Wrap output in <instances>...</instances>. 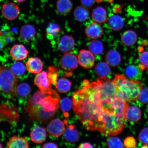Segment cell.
Returning a JSON list of instances; mask_svg holds the SVG:
<instances>
[{"label":"cell","mask_w":148,"mask_h":148,"mask_svg":"<svg viewBox=\"0 0 148 148\" xmlns=\"http://www.w3.org/2000/svg\"><path fill=\"white\" fill-rule=\"evenodd\" d=\"M36 34V29L32 25L27 24L24 25L20 29V38L23 41L27 42L32 40Z\"/></svg>","instance_id":"18"},{"label":"cell","mask_w":148,"mask_h":148,"mask_svg":"<svg viewBox=\"0 0 148 148\" xmlns=\"http://www.w3.org/2000/svg\"><path fill=\"white\" fill-rule=\"evenodd\" d=\"M31 92V87L26 83H20L16 88V94L21 97H27L30 94Z\"/></svg>","instance_id":"32"},{"label":"cell","mask_w":148,"mask_h":148,"mask_svg":"<svg viewBox=\"0 0 148 148\" xmlns=\"http://www.w3.org/2000/svg\"><path fill=\"white\" fill-rule=\"evenodd\" d=\"M58 146L56 144L53 142H49V143H46L44 144V145L42 146V148H57Z\"/></svg>","instance_id":"42"},{"label":"cell","mask_w":148,"mask_h":148,"mask_svg":"<svg viewBox=\"0 0 148 148\" xmlns=\"http://www.w3.org/2000/svg\"><path fill=\"white\" fill-rule=\"evenodd\" d=\"M7 44L8 43L4 38L2 36H0V51L3 49Z\"/></svg>","instance_id":"41"},{"label":"cell","mask_w":148,"mask_h":148,"mask_svg":"<svg viewBox=\"0 0 148 148\" xmlns=\"http://www.w3.org/2000/svg\"><path fill=\"white\" fill-rule=\"evenodd\" d=\"M142 148H148V144H143Z\"/></svg>","instance_id":"46"},{"label":"cell","mask_w":148,"mask_h":148,"mask_svg":"<svg viewBox=\"0 0 148 148\" xmlns=\"http://www.w3.org/2000/svg\"><path fill=\"white\" fill-rule=\"evenodd\" d=\"M92 145L90 143H82L79 145L78 148H92Z\"/></svg>","instance_id":"43"},{"label":"cell","mask_w":148,"mask_h":148,"mask_svg":"<svg viewBox=\"0 0 148 148\" xmlns=\"http://www.w3.org/2000/svg\"><path fill=\"white\" fill-rule=\"evenodd\" d=\"M75 41L71 36L66 35L62 36L58 42V48L64 53H70L75 46Z\"/></svg>","instance_id":"11"},{"label":"cell","mask_w":148,"mask_h":148,"mask_svg":"<svg viewBox=\"0 0 148 148\" xmlns=\"http://www.w3.org/2000/svg\"><path fill=\"white\" fill-rule=\"evenodd\" d=\"M121 40L123 43L127 46H131L136 44L138 39L136 33L133 30L125 31L121 36Z\"/></svg>","instance_id":"22"},{"label":"cell","mask_w":148,"mask_h":148,"mask_svg":"<svg viewBox=\"0 0 148 148\" xmlns=\"http://www.w3.org/2000/svg\"><path fill=\"white\" fill-rule=\"evenodd\" d=\"M3 0H0V2L2 1H3Z\"/></svg>","instance_id":"48"},{"label":"cell","mask_w":148,"mask_h":148,"mask_svg":"<svg viewBox=\"0 0 148 148\" xmlns=\"http://www.w3.org/2000/svg\"><path fill=\"white\" fill-rule=\"evenodd\" d=\"M107 13L106 9L99 6L94 9L92 13V18L94 21L100 23H105L107 20Z\"/></svg>","instance_id":"23"},{"label":"cell","mask_w":148,"mask_h":148,"mask_svg":"<svg viewBox=\"0 0 148 148\" xmlns=\"http://www.w3.org/2000/svg\"><path fill=\"white\" fill-rule=\"evenodd\" d=\"M16 2L19 3H21L25 2L26 0H14Z\"/></svg>","instance_id":"44"},{"label":"cell","mask_w":148,"mask_h":148,"mask_svg":"<svg viewBox=\"0 0 148 148\" xmlns=\"http://www.w3.org/2000/svg\"><path fill=\"white\" fill-rule=\"evenodd\" d=\"M85 33L88 38L94 40L97 39L102 36L103 29L99 23L92 22L86 27Z\"/></svg>","instance_id":"12"},{"label":"cell","mask_w":148,"mask_h":148,"mask_svg":"<svg viewBox=\"0 0 148 148\" xmlns=\"http://www.w3.org/2000/svg\"><path fill=\"white\" fill-rule=\"evenodd\" d=\"M110 66L106 62H99L96 65L95 73L100 77H106L110 73Z\"/></svg>","instance_id":"27"},{"label":"cell","mask_w":148,"mask_h":148,"mask_svg":"<svg viewBox=\"0 0 148 148\" xmlns=\"http://www.w3.org/2000/svg\"><path fill=\"white\" fill-rule=\"evenodd\" d=\"M64 137L66 141L75 143L78 141L80 136L78 131L75 129V126L70 125L68 126L67 128L65 130Z\"/></svg>","instance_id":"19"},{"label":"cell","mask_w":148,"mask_h":148,"mask_svg":"<svg viewBox=\"0 0 148 148\" xmlns=\"http://www.w3.org/2000/svg\"><path fill=\"white\" fill-rule=\"evenodd\" d=\"M107 147L110 148H124L121 140L117 137H111L107 140Z\"/></svg>","instance_id":"35"},{"label":"cell","mask_w":148,"mask_h":148,"mask_svg":"<svg viewBox=\"0 0 148 148\" xmlns=\"http://www.w3.org/2000/svg\"><path fill=\"white\" fill-rule=\"evenodd\" d=\"M60 27L58 25L55 23H51L48 26L46 33L48 37L52 39L56 36L60 32Z\"/></svg>","instance_id":"34"},{"label":"cell","mask_w":148,"mask_h":148,"mask_svg":"<svg viewBox=\"0 0 148 148\" xmlns=\"http://www.w3.org/2000/svg\"><path fill=\"white\" fill-rule=\"evenodd\" d=\"M47 73L48 77L51 84L56 86L58 81V69L56 66H49L48 68Z\"/></svg>","instance_id":"33"},{"label":"cell","mask_w":148,"mask_h":148,"mask_svg":"<svg viewBox=\"0 0 148 148\" xmlns=\"http://www.w3.org/2000/svg\"><path fill=\"white\" fill-rule=\"evenodd\" d=\"M73 101L68 97H65L60 102V109L66 118L69 117L68 112L71 110L73 105Z\"/></svg>","instance_id":"31"},{"label":"cell","mask_w":148,"mask_h":148,"mask_svg":"<svg viewBox=\"0 0 148 148\" xmlns=\"http://www.w3.org/2000/svg\"><path fill=\"white\" fill-rule=\"evenodd\" d=\"M12 58L16 61L25 60L29 54L28 51L25 46L22 44H17L14 45L10 51Z\"/></svg>","instance_id":"13"},{"label":"cell","mask_w":148,"mask_h":148,"mask_svg":"<svg viewBox=\"0 0 148 148\" xmlns=\"http://www.w3.org/2000/svg\"><path fill=\"white\" fill-rule=\"evenodd\" d=\"M88 48L89 51L94 55L101 54L104 50V46L102 42L96 39H94L90 42Z\"/></svg>","instance_id":"28"},{"label":"cell","mask_w":148,"mask_h":148,"mask_svg":"<svg viewBox=\"0 0 148 148\" xmlns=\"http://www.w3.org/2000/svg\"><path fill=\"white\" fill-rule=\"evenodd\" d=\"M139 141L143 144H148V127H144L140 131L138 136Z\"/></svg>","instance_id":"36"},{"label":"cell","mask_w":148,"mask_h":148,"mask_svg":"<svg viewBox=\"0 0 148 148\" xmlns=\"http://www.w3.org/2000/svg\"><path fill=\"white\" fill-rule=\"evenodd\" d=\"M34 83L42 92H47L51 90V84L47 72L43 71L37 74L34 79Z\"/></svg>","instance_id":"9"},{"label":"cell","mask_w":148,"mask_h":148,"mask_svg":"<svg viewBox=\"0 0 148 148\" xmlns=\"http://www.w3.org/2000/svg\"><path fill=\"white\" fill-rule=\"evenodd\" d=\"M9 148H24L29 147V143L25 138L14 136L9 139L7 145Z\"/></svg>","instance_id":"21"},{"label":"cell","mask_w":148,"mask_h":148,"mask_svg":"<svg viewBox=\"0 0 148 148\" xmlns=\"http://www.w3.org/2000/svg\"><path fill=\"white\" fill-rule=\"evenodd\" d=\"M124 115L125 119L131 123H136L141 118V112L137 106H129L125 110Z\"/></svg>","instance_id":"16"},{"label":"cell","mask_w":148,"mask_h":148,"mask_svg":"<svg viewBox=\"0 0 148 148\" xmlns=\"http://www.w3.org/2000/svg\"><path fill=\"white\" fill-rule=\"evenodd\" d=\"M47 130L48 133L51 136L55 137H59L64 132V123L60 119H53L48 125Z\"/></svg>","instance_id":"10"},{"label":"cell","mask_w":148,"mask_h":148,"mask_svg":"<svg viewBox=\"0 0 148 148\" xmlns=\"http://www.w3.org/2000/svg\"><path fill=\"white\" fill-rule=\"evenodd\" d=\"M3 147L1 143H0V148H2Z\"/></svg>","instance_id":"47"},{"label":"cell","mask_w":148,"mask_h":148,"mask_svg":"<svg viewBox=\"0 0 148 148\" xmlns=\"http://www.w3.org/2000/svg\"><path fill=\"white\" fill-rule=\"evenodd\" d=\"M26 68L30 73L38 74L42 71L43 64L40 58L37 57H31L25 63Z\"/></svg>","instance_id":"17"},{"label":"cell","mask_w":148,"mask_h":148,"mask_svg":"<svg viewBox=\"0 0 148 148\" xmlns=\"http://www.w3.org/2000/svg\"><path fill=\"white\" fill-rule=\"evenodd\" d=\"M109 0H97V1L98 2H102L103 1H109Z\"/></svg>","instance_id":"45"},{"label":"cell","mask_w":148,"mask_h":148,"mask_svg":"<svg viewBox=\"0 0 148 148\" xmlns=\"http://www.w3.org/2000/svg\"><path fill=\"white\" fill-rule=\"evenodd\" d=\"M144 69L143 66L140 64L138 66L132 65L126 68L125 73L127 78L139 80L142 78Z\"/></svg>","instance_id":"14"},{"label":"cell","mask_w":148,"mask_h":148,"mask_svg":"<svg viewBox=\"0 0 148 148\" xmlns=\"http://www.w3.org/2000/svg\"><path fill=\"white\" fill-rule=\"evenodd\" d=\"M105 60L109 66L115 67L119 65L121 62V55L119 52L115 50H112L107 53Z\"/></svg>","instance_id":"20"},{"label":"cell","mask_w":148,"mask_h":148,"mask_svg":"<svg viewBox=\"0 0 148 148\" xmlns=\"http://www.w3.org/2000/svg\"><path fill=\"white\" fill-rule=\"evenodd\" d=\"M60 65L63 69L67 71H71L76 69L78 66L77 57L71 53H64L61 58Z\"/></svg>","instance_id":"6"},{"label":"cell","mask_w":148,"mask_h":148,"mask_svg":"<svg viewBox=\"0 0 148 148\" xmlns=\"http://www.w3.org/2000/svg\"><path fill=\"white\" fill-rule=\"evenodd\" d=\"M73 4L70 0H58L56 3L57 11L60 14L66 15L71 12Z\"/></svg>","instance_id":"24"},{"label":"cell","mask_w":148,"mask_h":148,"mask_svg":"<svg viewBox=\"0 0 148 148\" xmlns=\"http://www.w3.org/2000/svg\"><path fill=\"white\" fill-rule=\"evenodd\" d=\"M1 13L5 18L12 21L16 19L19 16L20 10L19 7L16 3L9 2L3 5Z\"/></svg>","instance_id":"7"},{"label":"cell","mask_w":148,"mask_h":148,"mask_svg":"<svg viewBox=\"0 0 148 148\" xmlns=\"http://www.w3.org/2000/svg\"><path fill=\"white\" fill-rule=\"evenodd\" d=\"M71 82L65 78H61L57 81L56 88L61 93H66L71 88Z\"/></svg>","instance_id":"29"},{"label":"cell","mask_w":148,"mask_h":148,"mask_svg":"<svg viewBox=\"0 0 148 148\" xmlns=\"http://www.w3.org/2000/svg\"><path fill=\"white\" fill-rule=\"evenodd\" d=\"M17 83V77L10 69L0 66V91L9 99H13L16 95Z\"/></svg>","instance_id":"5"},{"label":"cell","mask_w":148,"mask_h":148,"mask_svg":"<svg viewBox=\"0 0 148 148\" xmlns=\"http://www.w3.org/2000/svg\"><path fill=\"white\" fill-rule=\"evenodd\" d=\"M75 19L79 22H84L88 20L90 16V12L88 8L83 6L77 7L74 12Z\"/></svg>","instance_id":"26"},{"label":"cell","mask_w":148,"mask_h":148,"mask_svg":"<svg viewBox=\"0 0 148 148\" xmlns=\"http://www.w3.org/2000/svg\"><path fill=\"white\" fill-rule=\"evenodd\" d=\"M108 24L109 27L112 30L117 31L123 29L124 25V21L121 16L115 15L109 18Z\"/></svg>","instance_id":"25"},{"label":"cell","mask_w":148,"mask_h":148,"mask_svg":"<svg viewBox=\"0 0 148 148\" xmlns=\"http://www.w3.org/2000/svg\"><path fill=\"white\" fill-rule=\"evenodd\" d=\"M47 134L45 128L40 126H36L31 131L30 138L31 141L36 144H41L45 141Z\"/></svg>","instance_id":"15"},{"label":"cell","mask_w":148,"mask_h":148,"mask_svg":"<svg viewBox=\"0 0 148 148\" xmlns=\"http://www.w3.org/2000/svg\"><path fill=\"white\" fill-rule=\"evenodd\" d=\"M73 101L74 112L88 130L112 136L119 134L125 126L124 115H110L103 110L94 82L83 81L82 88L73 94Z\"/></svg>","instance_id":"1"},{"label":"cell","mask_w":148,"mask_h":148,"mask_svg":"<svg viewBox=\"0 0 148 148\" xmlns=\"http://www.w3.org/2000/svg\"><path fill=\"white\" fill-rule=\"evenodd\" d=\"M120 97L126 101L138 100L143 88L139 80L129 79L125 76L116 74L113 79Z\"/></svg>","instance_id":"4"},{"label":"cell","mask_w":148,"mask_h":148,"mask_svg":"<svg viewBox=\"0 0 148 148\" xmlns=\"http://www.w3.org/2000/svg\"><path fill=\"white\" fill-rule=\"evenodd\" d=\"M140 64L143 66L144 69L148 70V51L142 52L139 56Z\"/></svg>","instance_id":"37"},{"label":"cell","mask_w":148,"mask_h":148,"mask_svg":"<svg viewBox=\"0 0 148 148\" xmlns=\"http://www.w3.org/2000/svg\"><path fill=\"white\" fill-rule=\"evenodd\" d=\"M123 143L125 147L127 148L135 147L137 144L136 139L132 136H128L125 138Z\"/></svg>","instance_id":"39"},{"label":"cell","mask_w":148,"mask_h":148,"mask_svg":"<svg viewBox=\"0 0 148 148\" xmlns=\"http://www.w3.org/2000/svg\"><path fill=\"white\" fill-rule=\"evenodd\" d=\"M60 97L55 90L36 91L28 101L25 110L33 120L45 122L54 116L60 106Z\"/></svg>","instance_id":"2"},{"label":"cell","mask_w":148,"mask_h":148,"mask_svg":"<svg viewBox=\"0 0 148 148\" xmlns=\"http://www.w3.org/2000/svg\"><path fill=\"white\" fill-rule=\"evenodd\" d=\"M95 82L100 101L111 112L118 115H124L129 106L120 97L113 81L106 77H100Z\"/></svg>","instance_id":"3"},{"label":"cell","mask_w":148,"mask_h":148,"mask_svg":"<svg viewBox=\"0 0 148 148\" xmlns=\"http://www.w3.org/2000/svg\"><path fill=\"white\" fill-rule=\"evenodd\" d=\"M10 69L16 77L23 76L25 72V65L21 62H16L11 66Z\"/></svg>","instance_id":"30"},{"label":"cell","mask_w":148,"mask_h":148,"mask_svg":"<svg viewBox=\"0 0 148 148\" xmlns=\"http://www.w3.org/2000/svg\"><path fill=\"white\" fill-rule=\"evenodd\" d=\"M147 19L148 20V16L147 17Z\"/></svg>","instance_id":"49"},{"label":"cell","mask_w":148,"mask_h":148,"mask_svg":"<svg viewBox=\"0 0 148 148\" xmlns=\"http://www.w3.org/2000/svg\"><path fill=\"white\" fill-rule=\"evenodd\" d=\"M79 64L86 69L92 68L95 64L94 55L90 51L82 49L79 51L78 55Z\"/></svg>","instance_id":"8"},{"label":"cell","mask_w":148,"mask_h":148,"mask_svg":"<svg viewBox=\"0 0 148 148\" xmlns=\"http://www.w3.org/2000/svg\"><path fill=\"white\" fill-rule=\"evenodd\" d=\"M143 104L148 103V88H143L139 95L138 100Z\"/></svg>","instance_id":"38"},{"label":"cell","mask_w":148,"mask_h":148,"mask_svg":"<svg viewBox=\"0 0 148 148\" xmlns=\"http://www.w3.org/2000/svg\"><path fill=\"white\" fill-rule=\"evenodd\" d=\"M81 1L82 6L88 9L93 6L97 0H81Z\"/></svg>","instance_id":"40"}]
</instances>
